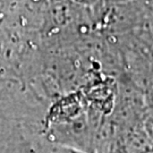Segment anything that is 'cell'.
Instances as JSON below:
<instances>
[{"instance_id": "cell-1", "label": "cell", "mask_w": 153, "mask_h": 153, "mask_svg": "<svg viewBox=\"0 0 153 153\" xmlns=\"http://www.w3.org/2000/svg\"><path fill=\"white\" fill-rule=\"evenodd\" d=\"M64 153H79V152H75V151H71V150H68V151H66Z\"/></svg>"}]
</instances>
